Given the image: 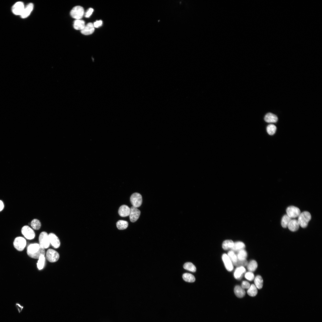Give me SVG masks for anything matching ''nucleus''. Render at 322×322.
Segmentation results:
<instances>
[{
    "label": "nucleus",
    "instance_id": "obj_32",
    "mask_svg": "<svg viewBox=\"0 0 322 322\" xmlns=\"http://www.w3.org/2000/svg\"><path fill=\"white\" fill-rule=\"evenodd\" d=\"M247 292L248 294L250 296H255L257 294V289L254 285L252 284L248 289Z\"/></svg>",
    "mask_w": 322,
    "mask_h": 322
},
{
    "label": "nucleus",
    "instance_id": "obj_18",
    "mask_svg": "<svg viewBox=\"0 0 322 322\" xmlns=\"http://www.w3.org/2000/svg\"><path fill=\"white\" fill-rule=\"evenodd\" d=\"M265 121L268 123H275L278 120L277 116L274 114L269 113L265 116L264 118Z\"/></svg>",
    "mask_w": 322,
    "mask_h": 322
},
{
    "label": "nucleus",
    "instance_id": "obj_35",
    "mask_svg": "<svg viewBox=\"0 0 322 322\" xmlns=\"http://www.w3.org/2000/svg\"><path fill=\"white\" fill-rule=\"evenodd\" d=\"M277 129L276 126L273 124H271L267 127V131L269 134L272 136L275 133Z\"/></svg>",
    "mask_w": 322,
    "mask_h": 322
},
{
    "label": "nucleus",
    "instance_id": "obj_22",
    "mask_svg": "<svg viewBox=\"0 0 322 322\" xmlns=\"http://www.w3.org/2000/svg\"><path fill=\"white\" fill-rule=\"evenodd\" d=\"M85 21L81 19L76 20L74 22L73 27L77 30H82L85 27Z\"/></svg>",
    "mask_w": 322,
    "mask_h": 322
},
{
    "label": "nucleus",
    "instance_id": "obj_4",
    "mask_svg": "<svg viewBox=\"0 0 322 322\" xmlns=\"http://www.w3.org/2000/svg\"><path fill=\"white\" fill-rule=\"evenodd\" d=\"M21 232L25 238L28 240H33L35 237L34 230L31 227L27 225H24L22 227Z\"/></svg>",
    "mask_w": 322,
    "mask_h": 322
},
{
    "label": "nucleus",
    "instance_id": "obj_20",
    "mask_svg": "<svg viewBox=\"0 0 322 322\" xmlns=\"http://www.w3.org/2000/svg\"><path fill=\"white\" fill-rule=\"evenodd\" d=\"M245 247V245L244 243L239 241L234 242L233 247L231 249L235 252H237L241 250L244 249Z\"/></svg>",
    "mask_w": 322,
    "mask_h": 322
},
{
    "label": "nucleus",
    "instance_id": "obj_38",
    "mask_svg": "<svg viewBox=\"0 0 322 322\" xmlns=\"http://www.w3.org/2000/svg\"><path fill=\"white\" fill-rule=\"evenodd\" d=\"M250 286V283L248 281H243L242 283L241 287L244 289H248Z\"/></svg>",
    "mask_w": 322,
    "mask_h": 322
},
{
    "label": "nucleus",
    "instance_id": "obj_31",
    "mask_svg": "<svg viewBox=\"0 0 322 322\" xmlns=\"http://www.w3.org/2000/svg\"><path fill=\"white\" fill-rule=\"evenodd\" d=\"M183 268L186 270L193 272H195L196 270V267L194 265L190 262L185 263L184 265Z\"/></svg>",
    "mask_w": 322,
    "mask_h": 322
},
{
    "label": "nucleus",
    "instance_id": "obj_3",
    "mask_svg": "<svg viewBox=\"0 0 322 322\" xmlns=\"http://www.w3.org/2000/svg\"><path fill=\"white\" fill-rule=\"evenodd\" d=\"M39 244L42 248L45 249L49 247L50 243L49 234L46 232L43 231L40 233L39 236Z\"/></svg>",
    "mask_w": 322,
    "mask_h": 322
},
{
    "label": "nucleus",
    "instance_id": "obj_8",
    "mask_svg": "<svg viewBox=\"0 0 322 322\" xmlns=\"http://www.w3.org/2000/svg\"><path fill=\"white\" fill-rule=\"evenodd\" d=\"M130 200L132 204L134 207L138 208L142 204V196L139 193H135L132 194L131 196Z\"/></svg>",
    "mask_w": 322,
    "mask_h": 322
},
{
    "label": "nucleus",
    "instance_id": "obj_24",
    "mask_svg": "<svg viewBox=\"0 0 322 322\" xmlns=\"http://www.w3.org/2000/svg\"><path fill=\"white\" fill-rule=\"evenodd\" d=\"M255 286L259 289H261L263 286V281L261 276L258 275L255 278L254 280Z\"/></svg>",
    "mask_w": 322,
    "mask_h": 322
},
{
    "label": "nucleus",
    "instance_id": "obj_15",
    "mask_svg": "<svg viewBox=\"0 0 322 322\" xmlns=\"http://www.w3.org/2000/svg\"><path fill=\"white\" fill-rule=\"evenodd\" d=\"M33 5L32 3H30L26 7L20 16L23 18H25L28 17L31 14L33 9Z\"/></svg>",
    "mask_w": 322,
    "mask_h": 322
},
{
    "label": "nucleus",
    "instance_id": "obj_2",
    "mask_svg": "<svg viewBox=\"0 0 322 322\" xmlns=\"http://www.w3.org/2000/svg\"><path fill=\"white\" fill-rule=\"evenodd\" d=\"M298 221L299 226L304 228L308 226L309 222L311 218V214L308 212H304L300 214L298 217Z\"/></svg>",
    "mask_w": 322,
    "mask_h": 322
},
{
    "label": "nucleus",
    "instance_id": "obj_11",
    "mask_svg": "<svg viewBox=\"0 0 322 322\" xmlns=\"http://www.w3.org/2000/svg\"><path fill=\"white\" fill-rule=\"evenodd\" d=\"M141 215V211L137 208L133 206L130 208L129 218L132 222H135L139 219Z\"/></svg>",
    "mask_w": 322,
    "mask_h": 322
},
{
    "label": "nucleus",
    "instance_id": "obj_34",
    "mask_svg": "<svg viewBox=\"0 0 322 322\" xmlns=\"http://www.w3.org/2000/svg\"><path fill=\"white\" fill-rule=\"evenodd\" d=\"M248 262L247 259L239 260L237 259L236 262L233 264L237 267H245L247 266Z\"/></svg>",
    "mask_w": 322,
    "mask_h": 322
},
{
    "label": "nucleus",
    "instance_id": "obj_30",
    "mask_svg": "<svg viewBox=\"0 0 322 322\" xmlns=\"http://www.w3.org/2000/svg\"><path fill=\"white\" fill-rule=\"evenodd\" d=\"M183 278L185 281L188 282H193L195 280L194 276L189 273L184 274L183 275Z\"/></svg>",
    "mask_w": 322,
    "mask_h": 322
},
{
    "label": "nucleus",
    "instance_id": "obj_27",
    "mask_svg": "<svg viewBox=\"0 0 322 322\" xmlns=\"http://www.w3.org/2000/svg\"><path fill=\"white\" fill-rule=\"evenodd\" d=\"M247 266L248 270L250 272H253L257 269L258 264L255 260H252L248 263Z\"/></svg>",
    "mask_w": 322,
    "mask_h": 322
},
{
    "label": "nucleus",
    "instance_id": "obj_42",
    "mask_svg": "<svg viewBox=\"0 0 322 322\" xmlns=\"http://www.w3.org/2000/svg\"><path fill=\"white\" fill-rule=\"evenodd\" d=\"M4 207V205L3 202L1 200H0V212L3 210Z\"/></svg>",
    "mask_w": 322,
    "mask_h": 322
},
{
    "label": "nucleus",
    "instance_id": "obj_37",
    "mask_svg": "<svg viewBox=\"0 0 322 322\" xmlns=\"http://www.w3.org/2000/svg\"><path fill=\"white\" fill-rule=\"evenodd\" d=\"M245 276L246 279L250 281L253 280L254 278V274L252 272H250L246 273Z\"/></svg>",
    "mask_w": 322,
    "mask_h": 322
},
{
    "label": "nucleus",
    "instance_id": "obj_17",
    "mask_svg": "<svg viewBox=\"0 0 322 322\" xmlns=\"http://www.w3.org/2000/svg\"><path fill=\"white\" fill-rule=\"evenodd\" d=\"M299 227V225L298 220L296 219H291L288 226L289 230L293 232L297 231Z\"/></svg>",
    "mask_w": 322,
    "mask_h": 322
},
{
    "label": "nucleus",
    "instance_id": "obj_28",
    "mask_svg": "<svg viewBox=\"0 0 322 322\" xmlns=\"http://www.w3.org/2000/svg\"><path fill=\"white\" fill-rule=\"evenodd\" d=\"M291 220V218L287 215L283 216L281 220V225L282 227L284 228H287L289 222Z\"/></svg>",
    "mask_w": 322,
    "mask_h": 322
},
{
    "label": "nucleus",
    "instance_id": "obj_21",
    "mask_svg": "<svg viewBox=\"0 0 322 322\" xmlns=\"http://www.w3.org/2000/svg\"><path fill=\"white\" fill-rule=\"evenodd\" d=\"M31 226L34 230H40L41 228L42 223L39 219L35 218L33 219L31 221Z\"/></svg>",
    "mask_w": 322,
    "mask_h": 322
},
{
    "label": "nucleus",
    "instance_id": "obj_39",
    "mask_svg": "<svg viewBox=\"0 0 322 322\" xmlns=\"http://www.w3.org/2000/svg\"><path fill=\"white\" fill-rule=\"evenodd\" d=\"M15 307L19 313H21L24 308V306L21 305L19 303H16L15 304Z\"/></svg>",
    "mask_w": 322,
    "mask_h": 322
},
{
    "label": "nucleus",
    "instance_id": "obj_1",
    "mask_svg": "<svg viewBox=\"0 0 322 322\" xmlns=\"http://www.w3.org/2000/svg\"><path fill=\"white\" fill-rule=\"evenodd\" d=\"M27 253L30 257L38 259L42 255H45V249L42 248L39 244L32 243L28 245L27 249Z\"/></svg>",
    "mask_w": 322,
    "mask_h": 322
},
{
    "label": "nucleus",
    "instance_id": "obj_29",
    "mask_svg": "<svg viewBox=\"0 0 322 322\" xmlns=\"http://www.w3.org/2000/svg\"><path fill=\"white\" fill-rule=\"evenodd\" d=\"M117 228L120 230H123L126 229L128 226V222L126 221L123 220H119L118 221L117 223Z\"/></svg>",
    "mask_w": 322,
    "mask_h": 322
},
{
    "label": "nucleus",
    "instance_id": "obj_41",
    "mask_svg": "<svg viewBox=\"0 0 322 322\" xmlns=\"http://www.w3.org/2000/svg\"><path fill=\"white\" fill-rule=\"evenodd\" d=\"M94 10L93 9L90 8L87 11L85 14V17L86 18L89 17L92 14Z\"/></svg>",
    "mask_w": 322,
    "mask_h": 322
},
{
    "label": "nucleus",
    "instance_id": "obj_33",
    "mask_svg": "<svg viewBox=\"0 0 322 322\" xmlns=\"http://www.w3.org/2000/svg\"><path fill=\"white\" fill-rule=\"evenodd\" d=\"M236 255L238 259L245 260L247 259V254L246 251L244 249H242L237 252Z\"/></svg>",
    "mask_w": 322,
    "mask_h": 322
},
{
    "label": "nucleus",
    "instance_id": "obj_19",
    "mask_svg": "<svg viewBox=\"0 0 322 322\" xmlns=\"http://www.w3.org/2000/svg\"><path fill=\"white\" fill-rule=\"evenodd\" d=\"M246 271L245 268L243 267H237L235 269L234 276L235 278L237 279H240L242 277L243 274Z\"/></svg>",
    "mask_w": 322,
    "mask_h": 322
},
{
    "label": "nucleus",
    "instance_id": "obj_9",
    "mask_svg": "<svg viewBox=\"0 0 322 322\" xmlns=\"http://www.w3.org/2000/svg\"><path fill=\"white\" fill-rule=\"evenodd\" d=\"M286 213L287 215L291 218L298 217L301 213L299 208L293 206L289 207L287 209Z\"/></svg>",
    "mask_w": 322,
    "mask_h": 322
},
{
    "label": "nucleus",
    "instance_id": "obj_6",
    "mask_svg": "<svg viewBox=\"0 0 322 322\" xmlns=\"http://www.w3.org/2000/svg\"><path fill=\"white\" fill-rule=\"evenodd\" d=\"M70 14L72 17L75 19H81L84 14V10L81 6H75L71 10Z\"/></svg>",
    "mask_w": 322,
    "mask_h": 322
},
{
    "label": "nucleus",
    "instance_id": "obj_5",
    "mask_svg": "<svg viewBox=\"0 0 322 322\" xmlns=\"http://www.w3.org/2000/svg\"><path fill=\"white\" fill-rule=\"evenodd\" d=\"M26 241L25 239L22 237H16L14 240L13 244L15 248L19 251L24 250L26 247Z\"/></svg>",
    "mask_w": 322,
    "mask_h": 322
},
{
    "label": "nucleus",
    "instance_id": "obj_10",
    "mask_svg": "<svg viewBox=\"0 0 322 322\" xmlns=\"http://www.w3.org/2000/svg\"><path fill=\"white\" fill-rule=\"evenodd\" d=\"M50 245L55 249H58L60 247L61 245L60 240L55 234L50 233L49 234Z\"/></svg>",
    "mask_w": 322,
    "mask_h": 322
},
{
    "label": "nucleus",
    "instance_id": "obj_26",
    "mask_svg": "<svg viewBox=\"0 0 322 322\" xmlns=\"http://www.w3.org/2000/svg\"><path fill=\"white\" fill-rule=\"evenodd\" d=\"M38 259V260L37 264V267L38 269L41 270L43 269L45 266V255L41 256Z\"/></svg>",
    "mask_w": 322,
    "mask_h": 322
},
{
    "label": "nucleus",
    "instance_id": "obj_14",
    "mask_svg": "<svg viewBox=\"0 0 322 322\" xmlns=\"http://www.w3.org/2000/svg\"><path fill=\"white\" fill-rule=\"evenodd\" d=\"M118 212L119 215L122 217L128 216L130 214V208L127 205H123L119 208Z\"/></svg>",
    "mask_w": 322,
    "mask_h": 322
},
{
    "label": "nucleus",
    "instance_id": "obj_23",
    "mask_svg": "<svg viewBox=\"0 0 322 322\" xmlns=\"http://www.w3.org/2000/svg\"><path fill=\"white\" fill-rule=\"evenodd\" d=\"M234 292L236 296L239 298L243 297L245 294L244 289L239 286H237L235 287Z\"/></svg>",
    "mask_w": 322,
    "mask_h": 322
},
{
    "label": "nucleus",
    "instance_id": "obj_13",
    "mask_svg": "<svg viewBox=\"0 0 322 322\" xmlns=\"http://www.w3.org/2000/svg\"><path fill=\"white\" fill-rule=\"evenodd\" d=\"M222 259L226 269L229 272L232 271L234 269L233 264L228 255L223 254Z\"/></svg>",
    "mask_w": 322,
    "mask_h": 322
},
{
    "label": "nucleus",
    "instance_id": "obj_36",
    "mask_svg": "<svg viewBox=\"0 0 322 322\" xmlns=\"http://www.w3.org/2000/svg\"><path fill=\"white\" fill-rule=\"evenodd\" d=\"M228 256L233 264L237 261V258L236 254L232 250L230 251L228 254Z\"/></svg>",
    "mask_w": 322,
    "mask_h": 322
},
{
    "label": "nucleus",
    "instance_id": "obj_16",
    "mask_svg": "<svg viewBox=\"0 0 322 322\" xmlns=\"http://www.w3.org/2000/svg\"><path fill=\"white\" fill-rule=\"evenodd\" d=\"M95 30V27L93 24L91 23H89L85 25L84 28L81 30L82 33L85 35H90L92 34Z\"/></svg>",
    "mask_w": 322,
    "mask_h": 322
},
{
    "label": "nucleus",
    "instance_id": "obj_40",
    "mask_svg": "<svg viewBox=\"0 0 322 322\" xmlns=\"http://www.w3.org/2000/svg\"><path fill=\"white\" fill-rule=\"evenodd\" d=\"M102 21H98L95 22L93 24L95 28H99L102 26Z\"/></svg>",
    "mask_w": 322,
    "mask_h": 322
},
{
    "label": "nucleus",
    "instance_id": "obj_7",
    "mask_svg": "<svg viewBox=\"0 0 322 322\" xmlns=\"http://www.w3.org/2000/svg\"><path fill=\"white\" fill-rule=\"evenodd\" d=\"M46 258L50 262L53 263L57 262L60 258L59 253L55 250L50 249L48 250L46 254Z\"/></svg>",
    "mask_w": 322,
    "mask_h": 322
},
{
    "label": "nucleus",
    "instance_id": "obj_12",
    "mask_svg": "<svg viewBox=\"0 0 322 322\" xmlns=\"http://www.w3.org/2000/svg\"><path fill=\"white\" fill-rule=\"evenodd\" d=\"M25 7L23 3L22 2H18L14 5L12 8L13 13L16 15L21 16Z\"/></svg>",
    "mask_w": 322,
    "mask_h": 322
},
{
    "label": "nucleus",
    "instance_id": "obj_25",
    "mask_svg": "<svg viewBox=\"0 0 322 322\" xmlns=\"http://www.w3.org/2000/svg\"><path fill=\"white\" fill-rule=\"evenodd\" d=\"M234 242L231 240H227L223 242L222 244V247L225 250L231 249L234 245Z\"/></svg>",
    "mask_w": 322,
    "mask_h": 322
}]
</instances>
